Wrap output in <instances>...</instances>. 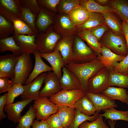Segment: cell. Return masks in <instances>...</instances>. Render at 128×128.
Masks as SVG:
<instances>
[{
  "mask_svg": "<svg viewBox=\"0 0 128 128\" xmlns=\"http://www.w3.org/2000/svg\"><path fill=\"white\" fill-rule=\"evenodd\" d=\"M80 81L83 89L87 91L88 80L104 67V64L97 58L90 62L77 63L71 62L65 66Z\"/></svg>",
  "mask_w": 128,
  "mask_h": 128,
  "instance_id": "6da1fadb",
  "label": "cell"
},
{
  "mask_svg": "<svg viewBox=\"0 0 128 128\" xmlns=\"http://www.w3.org/2000/svg\"><path fill=\"white\" fill-rule=\"evenodd\" d=\"M33 68L30 54L24 53L18 55L15 64L11 80L14 84L23 85L25 84Z\"/></svg>",
  "mask_w": 128,
  "mask_h": 128,
  "instance_id": "7a4b0ae2",
  "label": "cell"
},
{
  "mask_svg": "<svg viewBox=\"0 0 128 128\" xmlns=\"http://www.w3.org/2000/svg\"><path fill=\"white\" fill-rule=\"evenodd\" d=\"M53 24L50 26L45 32H39L35 35V42L41 53H48L53 51L62 37L55 32Z\"/></svg>",
  "mask_w": 128,
  "mask_h": 128,
  "instance_id": "3957f363",
  "label": "cell"
},
{
  "mask_svg": "<svg viewBox=\"0 0 128 128\" xmlns=\"http://www.w3.org/2000/svg\"><path fill=\"white\" fill-rule=\"evenodd\" d=\"M99 42L101 46L109 48L116 54L125 57L128 54L126 41L123 35H116L110 29L105 33Z\"/></svg>",
  "mask_w": 128,
  "mask_h": 128,
  "instance_id": "277c9868",
  "label": "cell"
},
{
  "mask_svg": "<svg viewBox=\"0 0 128 128\" xmlns=\"http://www.w3.org/2000/svg\"><path fill=\"white\" fill-rule=\"evenodd\" d=\"M72 62L82 63L91 61L97 58V55L81 38L76 35L72 46Z\"/></svg>",
  "mask_w": 128,
  "mask_h": 128,
  "instance_id": "5b68a950",
  "label": "cell"
},
{
  "mask_svg": "<svg viewBox=\"0 0 128 128\" xmlns=\"http://www.w3.org/2000/svg\"><path fill=\"white\" fill-rule=\"evenodd\" d=\"M86 92L83 89L70 90H62L49 97L50 100L58 107L66 106L74 108L77 100L84 95Z\"/></svg>",
  "mask_w": 128,
  "mask_h": 128,
  "instance_id": "8992f818",
  "label": "cell"
},
{
  "mask_svg": "<svg viewBox=\"0 0 128 128\" xmlns=\"http://www.w3.org/2000/svg\"><path fill=\"white\" fill-rule=\"evenodd\" d=\"M110 75L109 69L105 67H104L89 79L87 92L102 93L109 86Z\"/></svg>",
  "mask_w": 128,
  "mask_h": 128,
  "instance_id": "52a82bcc",
  "label": "cell"
},
{
  "mask_svg": "<svg viewBox=\"0 0 128 128\" xmlns=\"http://www.w3.org/2000/svg\"><path fill=\"white\" fill-rule=\"evenodd\" d=\"M34 100L32 106L36 110L37 120H46L50 116L57 113L59 107L47 97H40Z\"/></svg>",
  "mask_w": 128,
  "mask_h": 128,
  "instance_id": "ba28073f",
  "label": "cell"
},
{
  "mask_svg": "<svg viewBox=\"0 0 128 128\" xmlns=\"http://www.w3.org/2000/svg\"><path fill=\"white\" fill-rule=\"evenodd\" d=\"M53 25L55 32L61 36L76 35L75 27L68 14H56Z\"/></svg>",
  "mask_w": 128,
  "mask_h": 128,
  "instance_id": "9c48e42d",
  "label": "cell"
},
{
  "mask_svg": "<svg viewBox=\"0 0 128 128\" xmlns=\"http://www.w3.org/2000/svg\"><path fill=\"white\" fill-rule=\"evenodd\" d=\"M44 82V86L40 91V97H49L62 90L59 79L53 72L46 73Z\"/></svg>",
  "mask_w": 128,
  "mask_h": 128,
  "instance_id": "30bf717a",
  "label": "cell"
},
{
  "mask_svg": "<svg viewBox=\"0 0 128 128\" xmlns=\"http://www.w3.org/2000/svg\"><path fill=\"white\" fill-rule=\"evenodd\" d=\"M43 73L29 83L24 85V90L21 95L22 100H35L40 97V92L46 74Z\"/></svg>",
  "mask_w": 128,
  "mask_h": 128,
  "instance_id": "8fae6325",
  "label": "cell"
},
{
  "mask_svg": "<svg viewBox=\"0 0 128 128\" xmlns=\"http://www.w3.org/2000/svg\"><path fill=\"white\" fill-rule=\"evenodd\" d=\"M75 35L62 36L56 46L55 49L60 52L64 66L73 61L72 46Z\"/></svg>",
  "mask_w": 128,
  "mask_h": 128,
  "instance_id": "7c38bea8",
  "label": "cell"
},
{
  "mask_svg": "<svg viewBox=\"0 0 128 128\" xmlns=\"http://www.w3.org/2000/svg\"><path fill=\"white\" fill-rule=\"evenodd\" d=\"M0 14L13 23L14 29V34L29 36L35 35L32 30L20 17L9 13L0 7Z\"/></svg>",
  "mask_w": 128,
  "mask_h": 128,
  "instance_id": "4fadbf2b",
  "label": "cell"
},
{
  "mask_svg": "<svg viewBox=\"0 0 128 128\" xmlns=\"http://www.w3.org/2000/svg\"><path fill=\"white\" fill-rule=\"evenodd\" d=\"M85 95L92 102L96 112H100L101 110L118 107L114 100L102 93H94L86 92Z\"/></svg>",
  "mask_w": 128,
  "mask_h": 128,
  "instance_id": "5bb4252c",
  "label": "cell"
},
{
  "mask_svg": "<svg viewBox=\"0 0 128 128\" xmlns=\"http://www.w3.org/2000/svg\"><path fill=\"white\" fill-rule=\"evenodd\" d=\"M33 100V99L22 100L14 103L6 105L4 110L7 113L8 119L15 123H18L21 117V112Z\"/></svg>",
  "mask_w": 128,
  "mask_h": 128,
  "instance_id": "9a60e30c",
  "label": "cell"
},
{
  "mask_svg": "<svg viewBox=\"0 0 128 128\" xmlns=\"http://www.w3.org/2000/svg\"><path fill=\"white\" fill-rule=\"evenodd\" d=\"M62 71V75L59 79L62 90L83 89L81 84L78 78L65 66L63 67Z\"/></svg>",
  "mask_w": 128,
  "mask_h": 128,
  "instance_id": "2e32d148",
  "label": "cell"
},
{
  "mask_svg": "<svg viewBox=\"0 0 128 128\" xmlns=\"http://www.w3.org/2000/svg\"><path fill=\"white\" fill-rule=\"evenodd\" d=\"M56 14L45 8L40 7L36 22L39 32H45L50 26L54 24Z\"/></svg>",
  "mask_w": 128,
  "mask_h": 128,
  "instance_id": "e0dca14e",
  "label": "cell"
},
{
  "mask_svg": "<svg viewBox=\"0 0 128 128\" xmlns=\"http://www.w3.org/2000/svg\"><path fill=\"white\" fill-rule=\"evenodd\" d=\"M41 57L47 60L52 68L53 72L59 79L62 77V69L64 66L62 55L59 51L55 49L53 52L48 53H40Z\"/></svg>",
  "mask_w": 128,
  "mask_h": 128,
  "instance_id": "ac0fdd59",
  "label": "cell"
},
{
  "mask_svg": "<svg viewBox=\"0 0 128 128\" xmlns=\"http://www.w3.org/2000/svg\"><path fill=\"white\" fill-rule=\"evenodd\" d=\"M13 36L16 43L20 48L22 54H33L37 50V46L35 42V35L29 36L14 34Z\"/></svg>",
  "mask_w": 128,
  "mask_h": 128,
  "instance_id": "d6986e66",
  "label": "cell"
},
{
  "mask_svg": "<svg viewBox=\"0 0 128 128\" xmlns=\"http://www.w3.org/2000/svg\"><path fill=\"white\" fill-rule=\"evenodd\" d=\"M18 55L8 54L0 56V78L7 77L11 78Z\"/></svg>",
  "mask_w": 128,
  "mask_h": 128,
  "instance_id": "ffe728a7",
  "label": "cell"
},
{
  "mask_svg": "<svg viewBox=\"0 0 128 128\" xmlns=\"http://www.w3.org/2000/svg\"><path fill=\"white\" fill-rule=\"evenodd\" d=\"M35 58L34 67L25 84L27 85L31 82L41 74L53 71L50 67L46 64L42 60L40 53L37 50L33 53Z\"/></svg>",
  "mask_w": 128,
  "mask_h": 128,
  "instance_id": "44dd1931",
  "label": "cell"
},
{
  "mask_svg": "<svg viewBox=\"0 0 128 128\" xmlns=\"http://www.w3.org/2000/svg\"><path fill=\"white\" fill-rule=\"evenodd\" d=\"M125 57L116 54L109 48L103 46H101V54H97V58L109 70L113 69L114 65L122 61Z\"/></svg>",
  "mask_w": 128,
  "mask_h": 128,
  "instance_id": "7402d4cb",
  "label": "cell"
},
{
  "mask_svg": "<svg viewBox=\"0 0 128 128\" xmlns=\"http://www.w3.org/2000/svg\"><path fill=\"white\" fill-rule=\"evenodd\" d=\"M106 24L102 14L98 12L89 13L87 21L83 24L75 27L76 32L84 30H91L98 26Z\"/></svg>",
  "mask_w": 128,
  "mask_h": 128,
  "instance_id": "603a6c76",
  "label": "cell"
},
{
  "mask_svg": "<svg viewBox=\"0 0 128 128\" xmlns=\"http://www.w3.org/2000/svg\"><path fill=\"white\" fill-rule=\"evenodd\" d=\"M89 13L79 5L74 7L68 14L75 27L84 23L89 17Z\"/></svg>",
  "mask_w": 128,
  "mask_h": 128,
  "instance_id": "cb8c5ba5",
  "label": "cell"
},
{
  "mask_svg": "<svg viewBox=\"0 0 128 128\" xmlns=\"http://www.w3.org/2000/svg\"><path fill=\"white\" fill-rule=\"evenodd\" d=\"M76 35L85 41L87 45L97 55L101 54V44L90 30H84L77 32Z\"/></svg>",
  "mask_w": 128,
  "mask_h": 128,
  "instance_id": "d4e9b609",
  "label": "cell"
},
{
  "mask_svg": "<svg viewBox=\"0 0 128 128\" xmlns=\"http://www.w3.org/2000/svg\"><path fill=\"white\" fill-rule=\"evenodd\" d=\"M108 4L122 21L128 20V0H109Z\"/></svg>",
  "mask_w": 128,
  "mask_h": 128,
  "instance_id": "484cf974",
  "label": "cell"
},
{
  "mask_svg": "<svg viewBox=\"0 0 128 128\" xmlns=\"http://www.w3.org/2000/svg\"><path fill=\"white\" fill-rule=\"evenodd\" d=\"M102 94L113 100H116L128 105V91L124 88L109 86Z\"/></svg>",
  "mask_w": 128,
  "mask_h": 128,
  "instance_id": "4316f807",
  "label": "cell"
},
{
  "mask_svg": "<svg viewBox=\"0 0 128 128\" xmlns=\"http://www.w3.org/2000/svg\"><path fill=\"white\" fill-rule=\"evenodd\" d=\"M74 108L81 113L89 116L93 115L96 112L92 102L85 94L76 102L74 105Z\"/></svg>",
  "mask_w": 128,
  "mask_h": 128,
  "instance_id": "83f0119b",
  "label": "cell"
},
{
  "mask_svg": "<svg viewBox=\"0 0 128 128\" xmlns=\"http://www.w3.org/2000/svg\"><path fill=\"white\" fill-rule=\"evenodd\" d=\"M79 5L83 7L89 13L96 12L105 14L113 12L110 7L101 5L94 0H80Z\"/></svg>",
  "mask_w": 128,
  "mask_h": 128,
  "instance_id": "f1b7e54d",
  "label": "cell"
},
{
  "mask_svg": "<svg viewBox=\"0 0 128 128\" xmlns=\"http://www.w3.org/2000/svg\"><path fill=\"white\" fill-rule=\"evenodd\" d=\"M109 70V86H116L123 88H128V74L119 73L113 69Z\"/></svg>",
  "mask_w": 128,
  "mask_h": 128,
  "instance_id": "f546056e",
  "label": "cell"
},
{
  "mask_svg": "<svg viewBox=\"0 0 128 128\" xmlns=\"http://www.w3.org/2000/svg\"><path fill=\"white\" fill-rule=\"evenodd\" d=\"M114 13L111 12L102 14L105 23L115 34L118 35H123L121 26L122 22H120Z\"/></svg>",
  "mask_w": 128,
  "mask_h": 128,
  "instance_id": "4dcf8cb0",
  "label": "cell"
},
{
  "mask_svg": "<svg viewBox=\"0 0 128 128\" xmlns=\"http://www.w3.org/2000/svg\"><path fill=\"white\" fill-rule=\"evenodd\" d=\"M9 51L16 55L22 54L20 47L16 43L13 36L4 38L0 39V51L1 53Z\"/></svg>",
  "mask_w": 128,
  "mask_h": 128,
  "instance_id": "1f68e13d",
  "label": "cell"
},
{
  "mask_svg": "<svg viewBox=\"0 0 128 128\" xmlns=\"http://www.w3.org/2000/svg\"><path fill=\"white\" fill-rule=\"evenodd\" d=\"M76 109L66 106L59 107L57 113L64 127H68L75 115Z\"/></svg>",
  "mask_w": 128,
  "mask_h": 128,
  "instance_id": "d6a6232c",
  "label": "cell"
},
{
  "mask_svg": "<svg viewBox=\"0 0 128 128\" xmlns=\"http://www.w3.org/2000/svg\"><path fill=\"white\" fill-rule=\"evenodd\" d=\"M0 7L21 17L22 7L20 0H0Z\"/></svg>",
  "mask_w": 128,
  "mask_h": 128,
  "instance_id": "836d02e7",
  "label": "cell"
},
{
  "mask_svg": "<svg viewBox=\"0 0 128 128\" xmlns=\"http://www.w3.org/2000/svg\"><path fill=\"white\" fill-rule=\"evenodd\" d=\"M102 111L104 113L99 115L105 117L106 119L116 121L122 120L128 122V110H119L114 108H111Z\"/></svg>",
  "mask_w": 128,
  "mask_h": 128,
  "instance_id": "e575fe53",
  "label": "cell"
},
{
  "mask_svg": "<svg viewBox=\"0 0 128 128\" xmlns=\"http://www.w3.org/2000/svg\"><path fill=\"white\" fill-rule=\"evenodd\" d=\"M37 15L33 13L29 9L23 7L20 18L28 26L35 35L39 33L36 25Z\"/></svg>",
  "mask_w": 128,
  "mask_h": 128,
  "instance_id": "d590c367",
  "label": "cell"
},
{
  "mask_svg": "<svg viewBox=\"0 0 128 128\" xmlns=\"http://www.w3.org/2000/svg\"><path fill=\"white\" fill-rule=\"evenodd\" d=\"M76 109L75 117L68 128H78L80 125L86 121H93L99 117L100 112H96L92 116H89L81 112L77 109Z\"/></svg>",
  "mask_w": 128,
  "mask_h": 128,
  "instance_id": "8d00e7d4",
  "label": "cell"
},
{
  "mask_svg": "<svg viewBox=\"0 0 128 128\" xmlns=\"http://www.w3.org/2000/svg\"><path fill=\"white\" fill-rule=\"evenodd\" d=\"M36 110L30 105L28 111L21 116L16 128H30L36 117Z\"/></svg>",
  "mask_w": 128,
  "mask_h": 128,
  "instance_id": "74e56055",
  "label": "cell"
},
{
  "mask_svg": "<svg viewBox=\"0 0 128 128\" xmlns=\"http://www.w3.org/2000/svg\"><path fill=\"white\" fill-rule=\"evenodd\" d=\"M14 33L13 23L0 14V39L8 37Z\"/></svg>",
  "mask_w": 128,
  "mask_h": 128,
  "instance_id": "f35d334b",
  "label": "cell"
},
{
  "mask_svg": "<svg viewBox=\"0 0 128 128\" xmlns=\"http://www.w3.org/2000/svg\"><path fill=\"white\" fill-rule=\"evenodd\" d=\"M80 0H60L57 7L58 13L68 14L79 5Z\"/></svg>",
  "mask_w": 128,
  "mask_h": 128,
  "instance_id": "ab89813d",
  "label": "cell"
},
{
  "mask_svg": "<svg viewBox=\"0 0 128 128\" xmlns=\"http://www.w3.org/2000/svg\"><path fill=\"white\" fill-rule=\"evenodd\" d=\"M24 85L20 84H14L12 87L8 91L7 101L6 105L13 103L15 98L24 92Z\"/></svg>",
  "mask_w": 128,
  "mask_h": 128,
  "instance_id": "60d3db41",
  "label": "cell"
},
{
  "mask_svg": "<svg viewBox=\"0 0 128 128\" xmlns=\"http://www.w3.org/2000/svg\"><path fill=\"white\" fill-rule=\"evenodd\" d=\"M78 128H110L104 121L103 117L99 115L95 120L89 122L86 121L81 124Z\"/></svg>",
  "mask_w": 128,
  "mask_h": 128,
  "instance_id": "b9f144b4",
  "label": "cell"
},
{
  "mask_svg": "<svg viewBox=\"0 0 128 128\" xmlns=\"http://www.w3.org/2000/svg\"><path fill=\"white\" fill-rule=\"evenodd\" d=\"M40 7L46 8L55 14L58 13L57 7L60 0H37Z\"/></svg>",
  "mask_w": 128,
  "mask_h": 128,
  "instance_id": "7bdbcfd3",
  "label": "cell"
},
{
  "mask_svg": "<svg viewBox=\"0 0 128 128\" xmlns=\"http://www.w3.org/2000/svg\"><path fill=\"white\" fill-rule=\"evenodd\" d=\"M23 7L27 8L29 9L33 13L37 15L40 6L36 0H20Z\"/></svg>",
  "mask_w": 128,
  "mask_h": 128,
  "instance_id": "ee69618b",
  "label": "cell"
},
{
  "mask_svg": "<svg viewBox=\"0 0 128 128\" xmlns=\"http://www.w3.org/2000/svg\"><path fill=\"white\" fill-rule=\"evenodd\" d=\"M46 120L49 128H64L61 120L57 113L52 115Z\"/></svg>",
  "mask_w": 128,
  "mask_h": 128,
  "instance_id": "f6af8a7d",
  "label": "cell"
},
{
  "mask_svg": "<svg viewBox=\"0 0 128 128\" xmlns=\"http://www.w3.org/2000/svg\"><path fill=\"white\" fill-rule=\"evenodd\" d=\"M113 69L119 73L128 74V54L122 61L114 65Z\"/></svg>",
  "mask_w": 128,
  "mask_h": 128,
  "instance_id": "bcb514c9",
  "label": "cell"
},
{
  "mask_svg": "<svg viewBox=\"0 0 128 128\" xmlns=\"http://www.w3.org/2000/svg\"><path fill=\"white\" fill-rule=\"evenodd\" d=\"M106 24L98 26L90 30L95 36L98 41H100L105 33L110 29Z\"/></svg>",
  "mask_w": 128,
  "mask_h": 128,
  "instance_id": "7dc6e473",
  "label": "cell"
},
{
  "mask_svg": "<svg viewBox=\"0 0 128 128\" xmlns=\"http://www.w3.org/2000/svg\"><path fill=\"white\" fill-rule=\"evenodd\" d=\"M8 78H0V93L9 91L14 84L13 82Z\"/></svg>",
  "mask_w": 128,
  "mask_h": 128,
  "instance_id": "c3c4849f",
  "label": "cell"
},
{
  "mask_svg": "<svg viewBox=\"0 0 128 128\" xmlns=\"http://www.w3.org/2000/svg\"><path fill=\"white\" fill-rule=\"evenodd\" d=\"M7 99V93H5L0 96V119L6 118L7 116L4 114L3 110L6 104Z\"/></svg>",
  "mask_w": 128,
  "mask_h": 128,
  "instance_id": "681fc988",
  "label": "cell"
},
{
  "mask_svg": "<svg viewBox=\"0 0 128 128\" xmlns=\"http://www.w3.org/2000/svg\"><path fill=\"white\" fill-rule=\"evenodd\" d=\"M32 128H49L48 124L46 120H41L39 121L34 120L32 125Z\"/></svg>",
  "mask_w": 128,
  "mask_h": 128,
  "instance_id": "f907efd6",
  "label": "cell"
},
{
  "mask_svg": "<svg viewBox=\"0 0 128 128\" xmlns=\"http://www.w3.org/2000/svg\"><path fill=\"white\" fill-rule=\"evenodd\" d=\"M121 26L122 34L125 38L128 50V23L126 21H123Z\"/></svg>",
  "mask_w": 128,
  "mask_h": 128,
  "instance_id": "816d5d0a",
  "label": "cell"
},
{
  "mask_svg": "<svg viewBox=\"0 0 128 128\" xmlns=\"http://www.w3.org/2000/svg\"><path fill=\"white\" fill-rule=\"evenodd\" d=\"M95 1L99 5L103 6H106L108 3V0H96Z\"/></svg>",
  "mask_w": 128,
  "mask_h": 128,
  "instance_id": "f5cc1de1",
  "label": "cell"
},
{
  "mask_svg": "<svg viewBox=\"0 0 128 128\" xmlns=\"http://www.w3.org/2000/svg\"><path fill=\"white\" fill-rule=\"evenodd\" d=\"M116 121L108 120V123L110 126V128H115Z\"/></svg>",
  "mask_w": 128,
  "mask_h": 128,
  "instance_id": "db71d44e",
  "label": "cell"
},
{
  "mask_svg": "<svg viewBox=\"0 0 128 128\" xmlns=\"http://www.w3.org/2000/svg\"><path fill=\"white\" fill-rule=\"evenodd\" d=\"M63 128H68V127H64Z\"/></svg>",
  "mask_w": 128,
  "mask_h": 128,
  "instance_id": "11a10c76",
  "label": "cell"
},
{
  "mask_svg": "<svg viewBox=\"0 0 128 128\" xmlns=\"http://www.w3.org/2000/svg\"><path fill=\"white\" fill-rule=\"evenodd\" d=\"M126 21L128 23V20Z\"/></svg>",
  "mask_w": 128,
  "mask_h": 128,
  "instance_id": "9f6ffc18",
  "label": "cell"
},
{
  "mask_svg": "<svg viewBox=\"0 0 128 128\" xmlns=\"http://www.w3.org/2000/svg\"></svg>",
  "mask_w": 128,
  "mask_h": 128,
  "instance_id": "6f0895ef",
  "label": "cell"
},
{
  "mask_svg": "<svg viewBox=\"0 0 128 128\" xmlns=\"http://www.w3.org/2000/svg\"></svg>",
  "mask_w": 128,
  "mask_h": 128,
  "instance_id": "680465c9",
  "label": "cell"
}]
</instances>
